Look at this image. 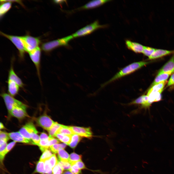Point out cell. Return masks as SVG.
Here are the masks:
<instances>
[{"mask_svg":"<svg viewBox=\"0 0 174 174\" xmlns=\"http://www.w3.org/2000/svg\"><path fill=\"white\" fill-rule=\"evenodd\" d=\"M10 114L13 116L20 119L28 116L26 109L18 107H14Z\"/></svg>","mask_w":174,"mask_h":174,"instance_id":"15","label":"cell"},{"mask_svg":"<svg viewBox=\"0 0 174 174\" xmlns=\"http://www.w3.org/2000/svg\"><path fill=\"white\" fill-rule=\"evenodd\" d=\"M70 127L74 134L89 138H91L92 136V132L90 128L76 126H71Z\"/></svg>","mask_w":174,"mask_h":174,"instance_id":"10","label":"cell"},{"mask_svg":"<svg viewBox=\"0 0 174 174\" xmlns=\"http://www.w3.org/2000/svg\"><path fill=\"white\" fill-rule=\"evenodd\" d=\"M44 170L45 174H53L52 169L48 159L44 161Z\"/></svg>","mask_w":174,"mask_h":174,"instance_id":"33","label":"cell"},{"mask_svg":"<svg viewBox=\"0 0 174 174\" xmlns=\"http://www.w3.org/2000/svg\"><path fill=\"white\" fill-rule=\"evenodd\" d=\"M7 83L8 91L10 95L12 96L16 95L19 92V86L14 81L8 79Z\"/></svg>","mask_w":174,"mask_h":174,"instance_id":"18","label":"cell"},{"mask_svg":"<svg viewBox=\"0 0 174 174\" xmlns=\"http://www.w3.org/2000/svg\"><path fill=\"white\" fill-rule=\"evenodd\" d=\"M174 84V73L171 76L167 84L168 86Z\"/></svg>","mask_w":174,"mask_h":174,"instance_id":"45","label":"cell"},{"mask_svg":"<svg viewBox=\"0 0 174 174\" xmlns=\"http://www.w3.org/2000/svg\"><path fill=\"white\" fill-rule=\"evenodd\" d=\"M0 146L1 145L3 144L5 142H7L3 140L0 139Z\"/></svg>","mask_w":174,"mask_h":174,"instance_id":"48","label":"cell"},{"mask_svg":"<svg viewBox=\"0 0 174 174\" xmlns=\"http://www.w3.org/2000/svg\"><path fill=\"white\" fill-rule=\"evenodd\" d=\"M7 145V142H6L0 146V158L1 162L2 161L5 155L4 152Z\"/></svg>","mask_w":174,"mask_h":174,"instance_id":"36","label":"cell"},{"mask_svg":"<svg viewBox=\"0 0 174 174\" xmlns=\"http://www.w3.org/2000/svg\"><path fill=\"white\" fill-rule=\"evenodd\" d=\"M37 133H35L32 135L31 139L32 141L33 145H39L40 140V136Z\"/></svg>","mask_w":174,"mask_h":174,"instance_id":"37","label":"cell"},{"mask_svg":"<svg viewBox=\"0 0 174 174\" xmlns=\"http://www.w3.org/2000/svg\"><path fill=\"white\" fill-rule=\"evenodd\" d=\"M0 33L1 35L9 40L14 44L18 50L20 57L23 59L25 51L20 36L7 35L1 32Z\"/></svg>","mask_w":174,"mask_h":174,"instance_id":"6","label":"cell"},{"mask_svg":"<svg viewBox=\"0 0 174 174\" xmlns=\"http://www.w3.org/2000/svg\"><path fill=\"white\" fill-rule=\"evenodd\" d=\"M5 128L3 124L1 122L0 123V130L4 129Z\"/></svg>","mask_w":174,"mask_h":174,"instance_id":"49","label":"cell"},{"mask_svg":"<svg viewBox=\"0 0 174 174\" xmlns=\"http://www.w3.org/2000/svg\"><path fill=\"white\" fill-rule=\"evenodd\" d=\"M36 121L39 126L48 131L55 122L46 115H44L39 116L37 119Z\"/></svg>","mask_w":174,"mask_h":174,"instance_id":"9","label":"cell"},{"mask_svg":"<svg viewBox=\"0 0 174 174\" xmlns=\"http://www.w3.org/2000/svg\"><path fill=\"white\" fill-rule=\"evenodd\" d=\"M58 163L64 170L69 171L71 167L72 166L69 162H63L58 160Z\"/></svg>","mask_w":174,"mask_h":174,"instance_id":"34","label":"cell"},{"mask_svg":"<svg viewBox=\"0 0 174 174\" xmlns=\"http://www.w3.org/2000/svg\"><path fill=\"white\" fill-rule=\"evenodd\" d=\"M53 155L51 151L47 149L45 150L41 156L39 160L45 161L48 159Z\"/></svg>","mask_w":174,"mask_h":174,"instance_id":"31","label":"cell"},{"mask_svg":"<svg viewBox=\"0 0 174 174\" xmlns=\"http://www.w3.org/2000/svg\"><path fill=\"white\" fill-rule=\"evenodd\" d=\"M125 44L127 48L136 53H142L144 46L139 43L127 40Z\"/></svg>","mask_w":174,"mask_h":174,"instance_id":"14","label":"cell"},{"mask_svg":"<svg viewBox=\"0 0 174 174\" xmlns=\"http://www.w3.org/2000/svg\"><path fill=\"white\" fill-rule=\"evenodd\" d=\"M137 104H141V107L144 108H149L151 105L149 102L148 97L147 95L139 97L129 104V105Z\"/></svg>","mask_w":174,"mask_h":174,"instance_id":"12","label":"cell"},{"mask_svg":"<svg viewBox=\"0 0 174 174\" xmlns=\"http://www.w3.org/2000/svg\"><path fill=\"white\" fill-rule=\"evenodd\" d=\"M20 37L25 51L29 53L38 47L40 40L37 37L29 35Z\"/></svg>","mask_w":174,"mask_h":174,"instance_id":"5","label":"cell"},{"mask_svg":"<svg viewBox=\"0 0 174 174\" xmlns=\"http://www.w3.org/2000/svg\"><path fill=\"white\" fill-rule=\"evenodd\" d=\"M48 160L50 164L53 169L57 164L58 162V160L56 155L54 154H53Z\"/></svg>","mask_w":174,"mask_h":174,"instance_id":"35","label":"cell"},{"mask_svg":"<svg viewBox=\"0 0 174 174\" xmlns=\"http://www.w3.org/2000/svg\"><path fill=\"white\" fill-rule=\"evenodd\" d=\"M54 2L56 4H61L65 2V1L64 0H54Z\"/></svg>","mask_w":174,"mask_h":174,"instance_id":"46","label":"cell"},{"mask_svg":"<svg viewBox=\"0 0 174 174\" xmlns=\"http://www.w3.org/2000/svg\"><path fill=\"white\" fill-rule=\"evenodd\" d=\"M81 155L73 152L70 155L69 162L72 166L76 162L81 160Z\"/></svg>","mask_w":174,"mask_h":174,"instance_id":"28","label":"cell"},{"mask_svg":"<svg viewBox=\"0 0 174 174\" xmlns=\"http://www.w3.org/2000/svg\"><path fill=\"white\" fill-rule=\"evenodd\" d=\"M73 38L72 35H71L44 43L42 45V49L44 51L48 52L58 47L67 46L69 42Z\"/></svg>","mask_w":174,"mask_h":174,"instance_id":"2","label":"cell"},{"mask_svg":"<svg viewBox=\"0 0 174 174\" xmlns=\"http://www.w3.org/2000/svg\"><path fill=\"white\" fill-rule=\"evenodd\" d=\"M57 153L59 160L69 162L70 155L64 149H59Z\"/></svg>","mask_w":174,"mask_h":174,"instance_id":"22","label":"cell"},{"mask_svg":"<svg viewBox=\"0 0 174 174\" xmlns=\"http://www.w3.org/2000/svg\"><path fill=\"white\" fill-rule=\"evenodd\" d=\"M66 146V144L65 143L57 144L51 146L49 148L50 150L53 153L56 154L58 153L59 149H64Z\"/></svg>","mask_w":174,"mask_h":174,"instance_id":"29","label":"cell"},{"mask_svg":"<svg viewBox=\"0 0 174 174\" xmlns=\"http://www.w3.org/2000/svg\"><path fill=\"white\" fill-rule=\"evenodd\" d=\"M72 136L57 133L55 137L60 141L66 145H69L71 141Z\"/></svg>","mask_w":174,"mask_h":174,"instance_id":"24","label":"cell"},{"mask_svg":"<svg viewBox=\"0 0 174 174\" xmlns=\"http://www.w3.org/2000/svg\"><path fill=\"white\" fill-rule=\"evenodd\" d=\"M40 140H49L50 138L49 136H48L44 132L41 133L40 136Z\"/></svg>","mask_w":174,"mask_h":174,"instance_id":"44","label":"cell"},{"mask_svg":"<svg viewBox=\"0 0 174 174\" xmlns=\"http://www.w3.org/2000/svg\"><path fill=\"white\" fill-rule=\"evenodd\" d=\"M171 74L170 73H158L152 84V86L160 83L166 81Z\"/></svg>","mask_w":174,"mask_h":174,"instance_id":"21","label":"cell"},{"mask_svg":"<svg viewBox=\"0 0 174 174\" xmlns=\"http://www.w3.org/2000/svg\"><path fill=\"white\" fill-rule=\"evenodd\" d=\"M16 143L14 141L9 143L7 145L4 152L5 155L14 147Z\"/></svg>","mask_w":174,"mask_h":174,"instance_id":"41","label":"cell"},{"mask_svg":"<svg viewBox=\"0 0 174 174\" xmlns=\"http://www.w3.org/2000/svg\"><path fill=\"white\" fill-rule=\"evenodd\" d=\"M35 172L42 174H45L44 170V161L39 160L38 161L36 164Z\"/></svg>","mask_w":174,"mask_h":174,"instance_id":"30","label":"cell"},{"mask_svg":"<svg viewBox=\"0 0 174 174\" xmlns=\"http://www.w3.org/2000/svg\"><path fill=\"white\" fill-rule=\"evenodd\" d=\"M105 25H100L96 21L79 29L72 35L73 38L85 36L89 34L98 29L106 27Z\"/></svg>","mask_w":174,"mask_h":174,"instance_id":"3","label":"cell"},{"mask_svg":"<svg viewBox=\"0 0 174 174\" xmlns=\"http://www.w3.org/2000/svg\"><path fill=\"white\" fill-rule=\"evenodd\" d=\"M174 53V50H168L156 49L154 53L151 56L148 57L149 59H154Z\"/></svg>","mask_w":174,"mask_h":174,"instance_id":"17","label":"cell"},{"mask_svg":"<svg viewBox=\"0 0 174 174\" xmlns=\"http://www.w3.org/2000/svg\"><path fill=\"white\" fill-rule=\"evenodd\" d=\"M0 1L2 3L0 7V16L1 18L11 8L12 3L8 0H0Z\"/></svg>","mask_w":174,"mask_h":174,"instance_id":"19","label":"cell"},{"mask_svg":"<svg viewBox=\"0 0 174 174\" xmlns=\"http://www.w3.org/2000/svg\"><path fill=\"white\" fill-rule=\"evenodd\" d=\"M69 171L74 174H81V170L79 169L75 164L72 166Z\"/></svg>","mask_w":174,"mask_h":174,"instance_id":"39","label":"cell"},{"mask_svg":"<svg viewBox=\"0 0 174 174\" xmlns=\"http://www.w3.org/2000/svg\"><path fill=\"white\" fill-rule=\"evenodd\" d=\"M10 138L8 133L5 132L0 131V139L3 140L7 142Z\"/></svg>","mask_w":174,"mask_h":174,"instance_id":"40","label":"cell"},{"mask_svg":"<svg viewBox=\"0 0 174 174\" xmlns=\"http://www.w3.org/2000/svg\"><path fill=\"white\" fill-rule=\"evenodd\" d=\"M50 138L49 141V145L50 147L53 145L58 144L60 142L58 139L54 138V137L50 136Z\"/></svg>","mask_w":174,"mask_h":174,"instance_id":"42","label":"cell"},{"mask_svg":"<svg viewBox=\"0 0 174 174\" xmlns=\"http://www.w3.org/2000/svg\"><path fill=\"white\" fill-rule=\"evenodd\" d=\"M174 72V54L159 71L158 73H163L172 74Z\"/></svg>","mask_w":174,"mask_h":174,"instance_id":"16","label":"cell"},{"mask_svg":"<svg viewBox=\"0 0 174 174\" xmlns=\"http://www.w3.org/2000/svg\"><path fill=\"white\" fill-rule=\"evenodd\" d=\"M1 96L4 101L9 113L13 108L15 107H20L26 109L27 106L26 105L14 98L10 94L4 93L2 94Z\"/></svg>","mask_w":174,"mask_h":174,"instance_id":"4","label":"cell"},{"mask_svg":"<svg viewBox=\"0 0 174 174\" xmlns=\"http://www.w3.org/2000/svg\"><path fill=\"white\" fill-rule=\"evenodd\" d=\"M8 79L15 82L20 87H23V84L22 80L16 74L12 66H11L9 72Z\"/></svg>","mask_w":174,"mask_h":174,"instance_id":"20","label":"cell"},{"mask_svg":"<svg viewBox=\"0 0 174 174\" xmlns=\"http://www.w3.org/2000/svg\"><path fill=\"white\" fill-rule=\"evenodd\" d=\"M63 174H74L69 171H67L64 172Z\"/></svg>","mask_w":174,"mask_h":174,"instance_id":"47","label":"cell"},{"mask_svg":"<svg viewBox=\"0 0 174 174\" xmlns=\"http://www.w3.org/2000/svg\"><path fill=\"white\" fill-rule=\"evenodd\" d=\"M57 133L71 136L74 134L70 126L62 125H61V126L58 131Z\"/></svg>","mask_w":174,"mask_h":174,"instance_id":"25","label":"cell"},{"mask_svg":"<svg viewBox=\"0 0 174 174\" xmlns=\"http://www.w3.org/2000/svg\"><path fill=\"white\" fill-rule=\"evenodd\" d=\"M156 49L151 47L144 46L142 53L145 56L149 57L154 53Z\"/></svg>","mask_w":174,"mask_h":174,"instance_id":"32","label":"cell"},{"mask_svg":"<svg viewBox=\"0 0 174 174\" xmlns=\"http://www.w3.org/2000/svg\"><path fill=\"white\" fill-rule=\"evenodd\" d=\"M149 62L141 61L133 63L124 67L105 83L108 84L123 76L132 73L149 63Z\"/></svg>","mask_w":174,"mask_h":174,"instance_id":"1","label":"cell"},{"mask_svg":"<svg viewBox=\"0 0 174 174\" xmlns=\"http://www.w3.org/2000/svg\"><path fill=\"white\" fill-rule=\"evenodd\" d=\"M63 169L58 163L52 169L53 174H62Z\"/></svg>","mask_w":174,"mask_h":174,"instance_id":"38","label":"cell"},{"mask_svg":"<svg viewBox=\"0 0 174 174\" xmlns=\"http://www.w3.org/2000/svg\"><path fill=\"white\" fill-rule=\"evenodd\" d=\"M75 164L76 165L78 168L80 170L85 169L86 168L84 164L81 160L76 162Z\"/></svg>","mask_w":174,"mask_h":174,"instance_id":"43","label":"cell"},{"mask_svg":"<svg viewBox=\"0 0 174 174\" xmlns=\"http://www.w3.org/2000/svg\"><path fill=\"white\" fill-rule=\"evenodd\" d=\"M167 82L166 81L160 83L152 86L148 91L147 95H148L152 93H156L160 91L163 90Z\"/></svg>","mask_w":174,"mask_h":174,"instance_id":"23","label":"cell"},{"mask_svg":"<svg viewBox=\"0 0 174 174\" xmlns=\"http://www.w3.org/2000/svg\"><path fill=\"white\" fill-rule=\"evenodd\" d=\"M61 125L57 122H55L51 128L48 131L49 136L53 137H55Z\"/></svg>","mask_w":174,"mask_h":174,"instance_id":"26","label":"cell"},{"mask_svg":"<svg viewBox=\"0 0 174 174\" xmlns=\"http://www.w3.org/2000/svg\"><path fill=\"white\" fill-rule=\"evenodd\" d=\"M30 58L35 64L39 78H40V67L41 51L38 47L29 52Z\"/></svg>","mask_w":174,"mask_h":174,"instance_id":"8","label":"cell"},{"mask_svg":"<svg viewBox=\"0 0 174 174\" xmlns=\"http://www.w3.org/2000/svg\"><path fill=\"white\" fill-rule=\"evenodd\" d=\"M19 132L25 138L30 140H32L33 134L38 133L34 125L31 122H28L24 125L20 129Z\"/></svg>","mask_w":174,"mask_h":174,"instance_id":"7","label":"cell"},{"mask_svg":"<svg viewBox=\"0 0 174 174\" xmlns=\"http://www.w3.org/2000/svg\"><path fill=\"white\" fill-rule=\"evenodd\" d=\"M10 138L14 141L33 144L32 140L27 139L24 137L18 132H12L8 133Z\"/></svg>","mask_w":174,"mask_h":174,"instance_id":"11","label":"cell"},{"mask_svg":"<svg viewBox=\"0 0 174 174\" xmlns=\"http://www.w3.org/2000/svg\"><path fill=\"white\" fill-rule=\"evenodd\" d=\"M110 0H96L91 1L83 6L78 8V10L87 9L95 8L107 2Z\"/></svg>","mask_w":174,"mask_h":174,"instance_id":"13","label":"cell"},{"mask_svg":"<svg viewBox=\"0 0 174 174\" xmlns=\"http://www.w3.org/2000/svg\"><path fill=\"white\" fill-rule=\"evenodd\" d=\"M81 136L74 134L72 136L71 142L69 146L72 148H74L76 146L81 139Z\"/></svg>","mask_w":174,"mask_h":174,"instance_id":"27","label":"cell"}]
</instances>
